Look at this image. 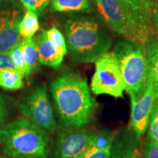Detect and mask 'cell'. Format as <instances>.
<instances>
[{
	"instance_id": "obj_15",
	"label": "cell",
	"mask_w": 158,
	"mask_h": 158,
	"mask_svg": "<svg viewBox=\"0 0 158 158\" xmlns=\"http://www.w3.org/2000/svg\"><path fill=\"white\" fill-rule=\"evenodd\" d=\"M21 45L26 64L31 75L38 68L40 62L37 39L33 37L23 39Z\"/></svg>"
},
{
	"instance_id": "obj_19",
	"label": "cell",
	"mask_w": 158,
	"mask_h": 158,
	"mask_svg": "<svg viewBox=\"0 0 158 158\" xmlns=\"http://www.w3.org/2000/svg\"><path fill=\"white\" fill-rule=\"evenodd\" d=\"M45 33L48 38L52 42L53 44L56 48H58L61 52L66 55L68 52V48H67L66 40L62 33L56 27H52L48 30H46Z\"/></svg>"
},
{
	"instance_id": "obj_27",
	"label": "cell",
	"mask_w": 158,
	"mask_h": 158,
	"mask_svg": "<svg viewBox=\"0 0 158 158\" xmlns=\"http://www.w3.org/2000/svg\"><path fill=\"white\" fill-rule=\"evenodd\" d=\"M153 23L154 27H155V28L158 33V7L157 5H155V8H154Z\"/></svg>"
},
{
	"instance_id": "obj_28",
	"label": "cell",
	"mask_w": 158,
	"mask_h": 158,
	"mask_svg": "<svg viewBox=\"0 0 158 158\" xmlns=\"http://www.w3.org/2000/svg\"><path fill=\"white\" fill-rule=\"evenodd\" d=\"M0 158H13L11 157H9L7 155H0Z\"/></svg>"
},
{
	"instance_id": "obj_18",
	"label": "cell",
	"mask_w": 158,
	"mask_h": 158,
	"mask_svg": "<svg viewBox=\"0 0 158 158\" xmlns=\"http://www.w3.org/2000/svg\"><path fill=\"white\" fill-rule=\"evenodd\" d=\"M39 21L37 15L35 12L26 10L22 19L19 23V30L21 37H32L39 29Z\"/></svg>"
},
{
	"instance_id": "obj_4",
	"label": "cell",
	"mask_w": 158,
	"mask_h": 158,
	"mask_svg": "<svg viewBox=\"0 0 158 158\" xmlns=\"http://www.w3.org/2000/svg\"><path fill=\"white\" fill-rule=\"evenodd\" d=\"M146 45L127 39L118 40L114 54L118 61L124 89L130 100H138L145 92L149 78V63Z\"/></svg>"
},
{
	"instance_id": "obj_6",
	"label": "cell",
	"mask_w": 158,
	"mask_h": 158,
	"mask_svg": "<svg viewBox=\"0 0 158 158\" xmlns=\"http://www.w3.org/2000/svg\"><path fill=\"white\" fill-rule=\"evenodd\" d=\"M18 107L27 119L45 131L52 133L56 128V122L45 84L31 89L21 97Z\"/></svg>"
},
{
	"instance_id": "obj_8",
	"label": "cell",
	"mask_w": 158,
	"mask_h": 158,
	"mask_svg": "<svg viewBox=\"0 0 158 158\" xmlns=\"http://www.w3.org/2000/svg\"><path fill=\"white\" fill-rule=\"evenodd\" d=\"M22 9L11 0L0 4V51H10L21 42L19 27Z\"/></svg>"
},
{
	"instance_id": "obj_11",
	"label": "cell",
	"mask_w": 158,
	"mask_h": 158,
	"mask_svg": "<svg viewBox=\"0 0 158 158\" xmlns=\"http://www.w3.org/2000/svg\"><path fill=\"white\" fill-rule=\"evenodd\" d=\"M39 61L45 66L56 68L62 64L65 54L61 52L48 38L43 31L37 38Z\"/></svg>"
},
{
	"instance_id": "obj_13",
	"label": "cell",
	"mask_w": 158,
	"mask_h": 158,
	"mask_svg": "<svg viewBox=\"0 0 158 158\" xmlns=\"http://www.w3.org/2000/svg\"><path fill=\"white\" fill-rule=\"evenodd\" d=\"M147 53L149 63L148 83L152 85L158 99V40L150 41L147 45Z\"/></svg>"
},
{
	"instance_id": "obj_21",
	"label": "cell",
	"mask_w": 158,
	"mask_h": 158,
	"mask_svg": "<svg viewBox=\"0 0 158 158\" xmlns=\"http://www.w3.org/2000/svg\"><path fill=\"white\" fill-rule=\"evenodd\" d=\"M20 2L26 10L35 12L38 15L44 11L51 0H20Z\"/></svg>"
},
{
	"instance_id": "obj_17",
	"label": "cell",
	"mask_w": 158,
	"mask_h": 158,
	"mask_svg": "<svg viewBox=\"0 0 158 158\" xmlns=\"http://www.w3.org/2000/svg\"><path fill=\"white\" fill-rule=\"evenodd\" d=\"M23 86V75L18 70L0 71V87L8 91H15Z\"/></svg>"
},
{
	"instance_id": "obj_7",
	"label": "cell",
	"mask_w": 158,
	"mask_h": 158,
	"mask_svg": "<svg viewBox=\"0 0 158 158\" xmlns=\"http://www.w3.org/2000/svg\"><path fill=\"white\" fill-rule=\"evenodd\" d=\"M95 71L91 81V89L96 95L108 94L123 98L124 84L118 61L114 52H107L95 62Z\"/></svg>"
},
{
	"instance_id": "obj_20",
	"label": "cell",
	"mask_w": 158,
	"mask_h": 158,
	"mask_svg": "<svg viewBox=\"0 0 158 158\" xmlns=\"http://www.w3.org/2000/svg\"><path fill=\"white\" fill-rule=\"evenodd\" d=\"M10 52L11 56L13 57V59L14 61L15 65L16 67L17 70H19L23 75V76L28 77L29 76H30L29 71L28 68H27V64H26L23 51L22 49H21V43L17 45Z\"/></svg>"
},
{
	"instance_id": "obj_2",
	"label": "cell",
	"mask_w": 158,
	"mask_h": 158,
	"mask_svg": "<svg viewBox=\"0 0 158 158\" xmlns=\"http://www.w3.org/2000/svg\"><path fill=\"white\" fill-rule=\"evenodd\" d=\"M63 29L67 48L75 62H95L111 47V37L99 18L72 15Z\"/></svg>"
},
{
	"instance_id": "obj_12",
	"label": "cell",
	"mask_w": 158,
	"mask_h": 158,
	"mask_svg": "<svg viewBox=\"0 0 158 158\" xmlns=\"http://www.w3.org/2000/svg\"><path fill=\"white\" fill-rule=\"evenodd\" d=\"M110 158H142L135 138L131 134L114 138Z\"/></svg>"
},
{
	"instance_id": "obj_23",
	"label": "cell",
	"mask_w": 158,
	"mask_h": 158,
	"mask_svg": "<svg viewBox=\"0 0 158 158\" xmlns=\"http://www.w3.org/2000/svg\"><path fill=\"white\" fill-rule=\"evenodd\" d=\"M149 137L158 143V106L155 102L149 122Z\"/></svg>"
},
{
	"instance_id": "obj_22",
	"label": "cell",
	"mask_w": 158,
	"mask_h": 158,
	"mask_svg": "<svg viewBox=\"0 0 158 158\" xmlns=\"http://www.w3.org/2000/svg\"><path fill=\"white\" fill-rule=\"evenodd\" d=\"M10 113L11 106L10 100L5 96L0 94V128L6 124Z\"/></svg>"
},
{
	"instance_id": "obj_5",
	"label": "cell",
	"mask_w": 158,
	"mask_h": 158,
	"mask_svg": "<svg viewBox=\"0 0 158 158\" xmlns=\"http://www.w3.org/2000/svg\"><path fill=\"white\" fill-rule=\"evenodd\" d=\"M102 21L114 32L128 40L146 45L152 40L154 29L146 25L120 0H91Z\"/></svg>"
},
{
	"instance_id": "obj_24",
	"label": "cell",
	"mask_w": 158,
	"mask_h": 158,
	"mask_svg": "<svg viewBox=\"0 0 158 158\" xmlns=\"http://www.w3.org/2000/svg\"><path fill=\"white\" fill-rule=\"evenodd\" d=\"M17 70L10 51H0V71Z\"/></svg>"
},
{
	"instance_id": "obj_3",
	"label": "cell",
	"mask_w": 158,
	"mask_h": 158,
	"mask_svg": "<svg viewBox=\"0 0 158 158\" xmlns=\"http://www.w3.org/2000/svg\"><path fill=\"white\" fill-rule=\"evenodd\" d=\"M2 152L13 158H49L50 138L47 131L27 118H19L0 128Z\"/></svg>"
},
{
	"instance_id": "obj_14",
	"label": "cell",
	"mask_w": 158,
	"mask_h": 158,
	"mask_svg": "<svg viewBox=\"0 0 158 158\" xmlns=\"http://www.w3.org/2000/svg\"><path fill=\"white\" fill-rule=\"evenodd\" d=\"M51 10L62 13H91L92 7L91 0H51Z\"/></svg>"
},
{
	"instance_id": "obj_26",
	"label": "cell",
	"mask_w": 158,
	"mask_h": 158,
	"mask_svg": "<svg viewBox=\"0 0 158 158\" xmlns=\"http://www.w3.org/2000/svg\"><path fill=\"white\" fill-rule=\"evenodd\" d=\"M110 150L111 148H108V149L99 150L95 152L90 154L84 158H110Z\"/></svg>"
},
{
	"instance_id": "obj_29",
	"label": "cell",
	"mask_w": 158,
	"mask_h": 158,
	"mask_svg": "<svg viewBox=\"0 0 158 158\" xmlns=\"http://www.w3.org/2000/svg\"><path fill=\"white\" fill-rule=\"evenodd\" d=\"M6 1H7V0H0V4L5 2H6Z\"/></svg>"
},
{
	"instance_id": "obj_31",
	"label": "cell",
	"mask_w": 158,
	"mask_h": 158,
	"mask_svg": "<svg viewBox=\"0 0 158 158\" xmlns=\"http://www.w3.org/2000/svg\"><path fill=\"white\" fill-rule=\"evenodd\" d=\"M2 143V138L0 137V145H1Z\"/></svg>"
},
{
	"instance_id": "obj_1",
	"label": "cell",
	"mask_w": 158,
	"mask_h": 158,
	"mask_svg": "<svg viewBox=\"0 0 158 158\" xmlns=\"http://www.w3.org/2000/svg\"><path fill=\"white\" fill-rule=\"evenodd\" d=\"M50 90L56 114L64 127L82 128L89 123L95 102L86 80L80 74L62 71L51 81Z\"/></svg>"
},
{
	"instance_id": "obj_10",
	"label": "cell",
	"mask_w": 158,
	"mask_h": 158,
	"mask_svg": "<svg viewBox=\"0 0 158 158\" xmlns=\"http://www.w3.org/2000/svg\"><path fill=\"white\" fill-rule=\"evenodd\" d=\"M131 100L130 126L138 140L147 132L154 105L157 98L152 85L148 83L143 95L138 100Z\"/></svg>"
},
{
	"instance_id": "obj_30",
	"label": "cell",
	"mask_w": 158,
	"mask_h": 158,
	"mask_svg": "<svg viewBox=\"0 0 158 158\" xmlns=\"http://www.w3.org/2000/svg\"><path fill=\"white\" fill-rule=\"evenodd\" d=\"M155 103H156V105H157V106H158V99L155 101Z\"/></svg>"
},
{
	"instance_id": "obj_25",
	"label": "cell",
	"mask_w": 158,
	"mask_h": 158,
	"mask_svg": "<svg viewBox=\"0 0 158 158\" xmlns=\"http://www.w3.org/2000/svg\"><path fill=\"white\" fill-rule=\"evenodd\" d=\"M143 158H158V143L149 136L144 146Z\"/></svg>"
},
{
	"instance_id": "obj_16",
	"label": "cell",
	"mask_w": 158,
	"mask_h": 158,
	"mask_svg": "<svg viewBox=\"0 0 158 158\" xmlns=\"http://www.w3.org/2000/svg\"><path fill=\"white\" fill-rule=\"evenodd\" d=\"M114 138L115 135H114L112 132L107 130L91 134L89 144L82 158H84L90 154L95 152L99 150L111 148Z\"/></svg>"
},
{
	"instance_id": "obj_9",
	"label": "cell",
	"mask_w": 158,
	"mask_h": 158,
	"mask_svg": "<svg viewBox=\"0 0 158 158\" xmlns=\"http://www.w3.org/2000/svg\"><path fill=\"white\" fill-rule=\"evenodd\" d=\"M91 133L83 128L60 131L54 143V158H82L89 144Z\"/></svg>"
}]
</instances>
